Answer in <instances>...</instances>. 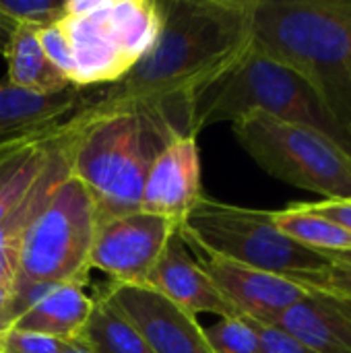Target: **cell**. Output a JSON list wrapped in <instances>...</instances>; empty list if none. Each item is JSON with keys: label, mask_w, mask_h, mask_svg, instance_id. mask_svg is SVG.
<instances>
[{"label": "cell", "mask_w": 351, "mask_h": 353, "mask_svg": "<svg viewBox=\"0 0 351 353\" xmlns=\"http://www.w3.org/2000/svg\"><path fill=\"white\" fill-rule=\"evenodd\" d=\"M149 52L77 114L143 110L172 137L190 134L194 99L250 48L252 0H159Z\"/></svg>", "instance_id": "1"}, {"label": "cell", "mask_w": 351, "mask_h": 353, "mask_svg": "<svg viewBox=\"0 0 351 353\" xmlns=\"http://www.w3.org/2000/svg\"><path fill=\"white\" fill-rule=\"evenodd\" d=\"M250 43L306 79L351 134V19L333 0H252Z\"/></svg>", "instance_id": "2"}, {"label": "cell", "mask_w": 351, "mask_h": 353, "mask_svg": "<svg viewBox=\"0 0 351 353\" xmlns=\"http://www.w3.org/2000/svg\"><path fill=\"white\" fill-rule=\"evenodd\" d=\"M70 120V174L91 196L97 225L139 211L151 163L174 137L143 110Z\"/></svg>", "instance_id": "3"}, {"label": "cell", "mask_w": 351, "mask_h": 353, "mask_svg": "<svg viewBox=\"0 0 351 353\" xmlns=\"http://www.w3.org/2000/svg\"><path fill=\"white\" fill-rule=\"evenodd\" d=\"M248 112L314 128L351 155V134L335 120L314 87L285 64L250 48L194 99L190 134L217 122H236Z\"/></svg>", "instance_id": "4"}, {"label": "cell", "mask_w": 351, "mask_h": 353, "mask_svg": "<svg viewBox=\"0 0 351 353\" xmlns=\"http://www.w3.org/2000/svg\"><path fill=\"white\" fill-rule=\"evenodd\" d=\"M97 215L83 184L68 172L33 219L19 252L10 283L12 321L43 290L81 281L89 275V254ZM10 321V325H12Z\"/></svg>", "instance_id": "5"}, {"label": "cell", "mask_w": 351, "mask_h": 353, "mask_svg": "<svg viewBox=\"0 0 351 353\" xmlns=\"http://www.w3.org/2000/svg\"><path fill=\"white\" fill-rule=\"evenodd\" d=\"M182 240L203 254L219 256L290 279L317 273L329 259L288 238L273 221V211L221 203L207 194L180 223Z\"/></svg>", "instance_id": "6"}, {"label": "cell", "mask_w": 351, "mask_h": 353, "mask_svg": "<svg viewBox=\"0 0 351 353\" xmlns=\"http://www.w3.org/2000/svg\"><path fill=\"white\" fill-rule=\"evenodd\" d=\"M242 149L273 178L327 201H351V155L314 128L263 112L232 122Z\"/></svg>", "instance_id": "7"}, {"label": "cell", "mask_w": 351, "mask_h": 353, "mask_svg": "<svg viewBox=\"0 0 351 353\" xmlns=\"http://www.w3.org/2000/svg\"><path fill=\"white\" fill-rule=\"evenodd\" d=\"M77 62V89L122 79L153 46L161 12L159 0H101L85 17H64Z\"/></svg>", "instance_id": "8"}, {"label": "cell", "mask_w": 351, "mask_h": 353, "mask_svg": "<svg viewBox=\"0 0 351 353\" xmlns=\"http://www.w3.org/2000/svg\"><path fill=\"white\" fill-rule=\"evenodd\" d=\"M180 223L143 211L120 215L97 225L89 269H99L118 285H145Z\"/></svg>", "instance_id": "9"}, {"label": "cell", "mask_w": 351, "mask_h": 353, "mask_svg": "<svg viewBox=\"0 0 351 353\" xmlns=\"http://www.w3.org/2000/svg\"><path fill=\"white\" fill-rule=\"evenodd\" d=\"M153 353H213L205 327L149 285L112 283L103 294Z\"/></svg>", "instance_id": "10"}, {"label": "cell", "mask_w": 351, "mask_h": 353, "mask_svg": "<svg viewBox=\"0 0 351 353\" xmlns=\"http://www.w3.org/2000/svg\"><path fill=\"white\" fill-rule=\"evenodd\" d=\"M199 265L238 316L261 325H275L290 306L308 296V292L290 277L219 256L201 254Z\"/></svg>", "instance_id": "11"}, {"label": "cell", "mask_w": 351, "mask_h": 353, "mask_svg": "<svg viewBox=\"0 0 351 353\" xmlns=\"http://www.w3.org/2000/svg\"><path fill=\"white\" fill-rule=\"evenodd\" d=\"M203 194L197 137H174L151 163L139 211L182 223Z\"/></svg>", "instance_id": "12"}, {"label": "cell", "mask_w": 351, "mask_h": 353, "mask_svg": "<svg viewBox=\"0 0 351 353\" xmlns=\"http://www.w3.org/2000/svg\"><path fill=\"white\" fill-rule=\"evenodd\" d=\"M145 285L166 296L184 312L197 314H217L219 319H234L238 312L213 285L207 273L201 269L188 252V244L182 240L180 232L172 236L153 271L149 273Z\"/></svg>", "instance_id": "13"}, {"label": "cell", "mask_w": 351, "mask_h": 353, "mask_svg": "<svg viewBox=\"0 0 351 353\" xmlns=\"http://www.w3.org/2000/svg\"><path fill=\"white\" fill-rule=\"evenodd\" d=\"M74 130L77 126L68 118L60 128L54 153L48 165L43 168V172L37 176V180L19 201V205L0 219V285L10 288L14 271H17V263H19L21 244L33 219L41 213L46 203L50 201L54 188L70 172V149H72Z\"/></svg>", "instance_id": "14"}, {"label": "cell", "mask_w": 351, "mask_h": 353, "mask_svg": "<svg viewBox=\"0 0 351 353\" xmlns=\"http://www.w3.org/2000/svg\"><path fill=\"white\" fill-rule=\"evenodd\" d=\"M83 89L41 95L0 83V147L35 139L64 122L83 103Z\"/></svg>", "instance_id": "15"}, {"label": "cell", "mask_w": 351, "mask_h": 353, "mask_svg": "<svg viewBox=\"0 0 351 353\" xmlns=\"http://www.w3.org/2000/svg\"><path fill=\"white\" fill-rule=\"evenodd\" d=\"M83 285L85 283L81 281H72L43 290L10 327L48 335L66 343L77 341L95 306V300L85 294Z\"/></svg>", "instance_id": "16"}, {"label": "cell", "mask_w": 351, "mask_h": 353, "mask_svg": "<svg viewBox=\"0 0 351 353\" xmlns=\"http://www.w3.org/2000/svg\"><path fill=\"white\" fill-rule=\"evenodd\" d=\"M275 327L314 353H351V321L327 296L308 292L279 316Z\"/></svg>", "instance_id": "17"}, {"label": "cell", "mask_w": 351, "mask_h": 353, "mask_svg": "<svg viewBox=\"0 0 351 353\" xmlns=\"http://www.w3.org/2000/svg\"><path fill=\"white\" fill-rule=\"evenodd\" d=\"M8 62V83L41 95H52L70 89L68 79L48 60L39 39L37 29L27 25H17L8 48L4 52Z\"/></svg>", "instance_id": "18"}, {"label": "cell", "mask_w": 351, "mask_h": 353, "mask_svg": "<svg viewBox=\"0 0 351 353\" xmlns=\"http://www.w3.org/2000/svg\"><path fill=\"white\" fill-rule=\"evenodd\" d=\"M62 124L35 139L14 145L0 157V219L19 205V201L48 165Z\"/></svg>", "instance_id": "19"}, {"label": "cell", "mask_w": 351, "mask_h": 353, "mask_svg": "<svg viewBox=\"0 0 351 353\" xmlns=\"http://www.w3.org/2000/svg\"><path fill=\"white\" fill-rule=\"evenodd\" d=\"M273 221L288 238L327 259L351 252V234L327 217L308 211L302 203L273 211Z\"/></svg>", "instance_id": "20"}, {"label": "cell", "mask_w": 351, "mask_h": 353, "mask_svg": "<svg viewBox=\"0 0 351 353\" xmlns=\"http://www.w3.org/2000/svg\"><path fill=\"white\" fill-rule=\"evenodd\" d=\"M77 341L89 353H153L139 331L103 296L95 300Z\"/></svg>", "instance_id": "21"}, {"label": "cell", "mask_w": 351, "mask_h": 353, "mask_svg": "<svg viewBox=\"0 0 351 353\" xmlns=\"http://www.w3.org/2000/svg\"><path fill=\"white\" fill-rule=\"evenodd\" d=\"M205 337L213 353H263L252 325L242 319H219L205 329Z\"/></svg>", "instance_id": "22"}, {"label": "cell", "mask_w": 351, "mask_h": 353, "mask_svg": "<svg viewBox=\"0 0 351 353\" xmlns=\"http://www.w3.org/2000/svg\"><path fill=\"white\" fill-rule=\"evenodd\" d=\"M0 14L14 25L43 29L64 19V0H0Z\"/></svg>", "instance_id": "23"}, {"label": "cell", "mask_w": 351, "mask_h": 353, "mask_svg": "<svg viewBox=\"0 0 351 353\" xmlns=\"http://www.w3.org/2000/svg\"><path fill=\"white\" fill-rule=\"evenodd\" d=\"M294 281L308 292L351 300V263L348 261L329 259V265L325 269L296 277Z\"/></svg>", "instance_id": "24"}, {"label": "cell", "mask_w": 351, "mask_h": 353, "mask_svg": "<svg viewBox=\"0 0 351 353\" xmlns=\"http://www.w3.org/2000/svg\"><path fill=\"white\" fill-rule=\"evenodd\" d=\"M37 39L48 56V60L68 79V83L74 87L77 83V62H74V52L70 46V39L62 27V23L48 25L43 29H37Z\"/></svg>", "instance_id": "25"}, {"label": "cell", "mask_w": 351, "mask_h": 353, "mask_svg": "<svg viewBox=\"0 0 351 353\" xmlns=\"http://www.w3.org/2000/svg\"><path fill=\"white\" fill-rule=\"evenodd\" d=\"M66 341L8 327L0 331V353H64Z\"/></svg>", "instance_id": "26"}, {"label": "cell", "mask_w": 351, "mask_h": 353, "mask_svg": "<svg viewBox=\"0 0 351 353\" xmlns=\"http://www.w3.org/2000/svg\"><path fill=\"white\" fill-rule=\"evenodd\" d=\"M248 323L252 325V329L259 337L263 353H314L275 325H261L254 321H248Z\"/></svg>", "instance_id": "27"}, {"label": "cell", "mask_w": 351, "mask_h": 353, "mask_svg": "<svg viewBox=\"0 0 351 353\" xmlns=\"http://www.w3.org/2000/svg\"><path fill=\"white\" fill-rule=\"evenodd\" d=\"M308 211L327 217L329 221L337 223L343 228L348 234H351V201H314V203H302Z\"/></svg>", "instance_id": "28"}, {"label": "cell", "mask_w": 351, "mask_h": 353, "mask_svg": "<svg viewBox=\"0 0 351 353\" xmlns=\"http://www.w3.org/2000/svg\"><path fill=\"white\" fill-rule=\"evenodd\" d=\"M12 321V292L8 285H0V331L8 329Z\"/></svg>", "instance_id": "29"}, {"label": "cell", "mask_w": 351, "mask_h": 353, "mask_svg": "<svg viewBox=\"0 0 351 353\" xmlns=\"http://www.w3.org/2000/svg\"><path fill=\"white\" fill-rule=\"evenodd\" d=\"M14 23L12 21H8L6 17H2L0 14V54L4 56V52H6V48H8V41H10V35H12V31H14Z\"/></svg>", "instance_id": "30"}, {"label": "cell", "mask_w": 351, "mask_h": 353, "mask_svg": "<svg viewBox=\"0 0 351 353\" xmlns=\"http://www.w3.org/2000/svg\"><path fill=\"white\" fill-rule=\"evenodd\" d=\"M314 294H317V292H314ZM321 296H325V294H321ZM327 298L337 306V310H339V312H343V314H345V316L351 321V300H345V298H335V296H327Z\"/></svg>", "instance_id": "31"}, {"label": "cell", "mask_w": 351, "mask_h": 353, "mask_svg": "<svg viewBox=\"0 0 351 353\" xmlns=\"http://www.w3.org/2000/svg\"><path fill=\"white\" fill-rule=\"evenodd\" d=\"M333 4H335L343 14H348L351 19V0H333Z\"/></svg>", "instance_id": "32"}, {"label": "cell", "mask_w": 351, "mask_h": 353, "mask_svg": "<svg viewBox=\"0 0 351 353\" xmlns=\"http://www.w3.org/2000/svg\"><path fill=\"white\" fill-rule=\"evenodd\" d=\"M64 353H89V352H87L79 341H72V343H68V345H66Z\"/></svg>", "instance_id": "33"}, {"label": "cell", "mask_w": 351, "mask_h": 353, "mask_svg": "<svg viewBox=\"0 0 351 353\" xmlns=\"http://www.w3.org/2000/svg\"><path fill=\"white\" fill-rule=\"evenodd\" d=\"M21 143H25V141H21ZM14 145H19V143H14ZM14 145H6V147H0V157H2V155H4L6 151H10V149H12Z\"/></svg>", "instance_id": "34"}]
</instances>
